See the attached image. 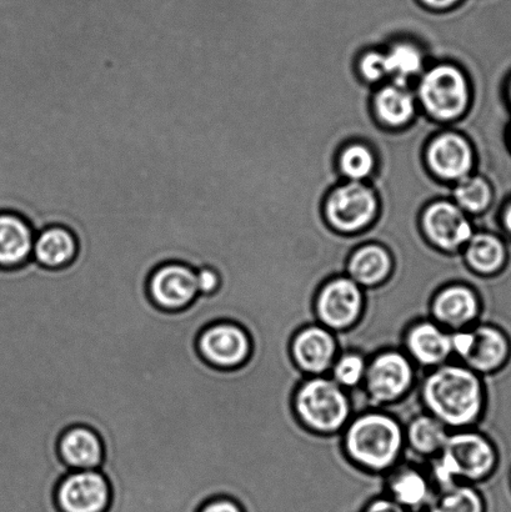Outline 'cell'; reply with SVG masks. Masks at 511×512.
Segmentation results:
<instances>
[{
  "mask_svg": "<svg viewBox=\"0 0 511 512\" xmlns=\"http://www.w3.org/2000/svg\"><path fill=\"white\" fill-rule=\"evenodd\" d=\"M415 391L420 406L449 430L475 428L482 419L487 400L483 376L458 360L420 371Z\"/></svg>",
  "mask_w": 511,
  "mask_h": 512,
  "instance_id": "cell-1",
  "label": "cell"
},
{
  "mask_svg": "<svg viewBox=\"0 0 511 512\" xmlns=\"http://www.w3.org/2000/svg\"><path fill=\"white\" fill-rule=\"evenodd\" d=\"M345 455L369 473L387 475L404 459V425L385 409L355 413L342 433Z\"/></svg>",
  "mask_w": 511,
  "mask_h": 512,
  "instance_id": "cell-2",
  "label": "cell"
},
{
  "mask_svg": "<svg viewBox=\"0 0 511 512\" xmlns=\"http://www.w3.org/2000/svg\"><path fill=\"white\" fill-rule=\"evenodd\" d=\"M497 466L493 441L475 428L452 430L437 456L425 461V469L435 490L457 484H479Z\"/></svg>",
  "mask_w": 511,
  "mask_h": 512,
  "instance_id": "cell-3",
  "label": "cell"
},
{
  "mask_svg": "<svg viewBox=\"0 0 511 512\" xmlns=\"http://www.w3.org/2000/svg\"><path fill=\"white\" fill-rule=\"evenodd\" d=\"M420 370L403 349H383L368 359L362 388L352 391L354 414L400 403L417 386Z\"/></svg>",
  "mask_w": 511,
  "mask_h": 512,
  "instance_id": "cell-4",
  "label": "cell"
},
{
  "mask_svg": "<svg viewBox=\"0 0 511 512\" xmlns=\"http://www.w3.org/2000/svg\"><path fill=\"white\" fill-rule=\"evenodd\" d=\"M293 410L312 433L338 435L353 418L354 404L352 394L329 375L305 376L294 391Z\"/></svg>",
  "mask_w": 511,
  "mask_h": 512,
  "instance_id": "cell-5",
  "label": "cell"
},
{
  "mask_svg": "<svg viewBox=\"0 0 511 512\" xmlns=\"http://www.w3.org/2000/svg\"><path fill=\"white\" fill-rule=\"evenodd\" d=\"M364 308L365 290L347 274L325 280L314 298L315 321L335 334L354 328Z\"/></svg>",
  "mask_w": 511,
  "mask_h": 512,
  "instance_id": "cell-6",
  "label": "cell"
},
{
  "mask_svg": "<svg viewBox=\"0 0 511 512\" xmlns=\"http://www.w3.org/2000/svg\"><path fill=\"white\" fill-rule=\"evenodd\" d=\"M419 97L430 117L450 122L462 117L470 102L467 78L462 70L440 64L424 74L419 85Z\"/></svg>",
  "mask_w": 511,
  "mask_h": 512,
  "instance_id": "cell-7",
  "label": "cell"
},
{
  "mask_svg": "<svg viewBox=\"0 0 511 512\" xmlns=\"http://www.w3.org/2000/svg\"><path fill=\"white\" fill-rule=\"evenodd\" d=\"M452 349L454 360L485 376L502 368L509 346L502 330L482 323L452 331Z\"/></svg>",
  "mask_w": 511,
  "mask_h": 512,
  "instance_id": "cell-8",
  "label": "cell"
},
{
  "mask_svg": "<svg viewBox=\"0 0 511 512\" xmlns=\"http://www.w3.org/2000/svg\"><path fill=\"white\" fill-rule=\"evenodd\" d=\"M377 212L378 200L372 188L360 182L339 185L325 203V215L330 225L345 234L367 228Z\"/></svg>",
  "mask_w": 511,
  "mask_h": 512,
  "instance_id": "cell-9",
  "label": "cell"
},
{
  "mask_svg": "<svg viewBox=\"0 0 511 512\" xmlns=\"http://www.w3.org/2000/svg\"><path fill=\"white\" fill-rule=\"evenodd\" d=\"M197 346L202 358L219 369H235L247 363L253 348L248 331L232 321L207 326Z\"/></svg>",
  "mask_w": 511,
  "mask_h": 512,
  "instance_id": "cell-10",
  "label": "cell"
},
{
  "mask_svg": "<svg viewBox=\"0 0 511 512\" xmlns=\"http://www.w3.org/2000/svg\"><path fill=\"white\" fill-rule=\"evenodd\" d=\"M293 363L305 376L328 375L340 351L337 334L314 321L295 331L289 344Z\"/></svg>",
  "mask_w": 511,
  "mask_h": 512,
  "instance_id": "cell-11",
  "label": "cell"
},
{
  "mask_svg": "<svg viewBox=\"0 0 511 512\" xmlns=\"http://www.w3.org/2000/svg\"><path fill=\"white\" fill-rule=\"evenodd\" d=\"M422 227L434 248L445 254L462 252L474 235L464 210L448 200H439L424 210Z\"/></svg>",
  "mask_w": 511,
  "mask_h": 512,
  "instance_id": "cell-12",
  "label": "cell"
},
{
  "mask_svg": "<svg viewBox=\"0 0 511 512\" xmlns=\"http://www.w3.org/2000/svg\"><path fill=\"white\" fill-rule=\"evenodd\" d=\"M482 313V296L474 286L463 281L442 286L430 301V319L449 331L470 328Z\"/></svg>",
  "mask_w": 511,
  "mask_h": 512,
  "instance_id": "cell-13",
  "label": "cell"
},
{
  "mask_svg": "<svg viewBox=\"0 0 511 512\" xmlns=\"http://www.w3.org/2000/svg\"><path fill=\"white\" fill-rule=\"evenodd\" d=\"M60 512H107L112 491L99 470H73L55 493Z\"/></svg>",
  "mask_w": 511,
  "mask_h": 512,
  "instance_id": "cell-14",
  "label": "cell"
},
{
  "mask_svg": "<svg viewBox=\"0 0 511 512\" xmlns=\"http://www.w3.org/2000/svg\"><path fill=\"white\" fill-rule=\"evenodd\" d=\"M148 294L160 309L188 308L199 296L197 270L178 261L160 265L149 276Z\"/></svg>",
  "mask_w": 511,
  "mask_h": 512,
  "instance_id": "cell-15",
  "label": "cell"
},
{
  "mask_svg": "<svg viewBox=\"0 0 511 512\" xmlns=\"http://www.w3.org/2000/svg\"><path fill=\"white\" fill-rule=\"evenodd\" d=\"M402 349L420 371H427L453 360L452 331L433 319L415 321L405 330Z\"/></svg>",
  "mask_w": 511,
  "mask_h": 512,
  "instance_id": "cell-16",
  "label": "cell"
},
{
  "mask_svg": "<svg viewBox=\"0 0 511 512\" xmlns=\"http://www.w3.org/2000/svg\"><path fill=\"white\" fill-rule=\"evenodd\" d=\"M425 463L404 458L385 475V495L409 512H422L435 494Z\"/></svg>",
  "mask_w": 511,
  "mask_h": 512,
  "instance_id": "cell-17",
  "label": "cell"
},
{
  "mask_svg": "<svg viewBox=\"0 0 511 512\" xmlns=\"http://www.w3.org/2000/svg\"><path fill=\"white\" fill-rule=\"evenodd\" d=\"M430 169L444 180L469 177L474 164L472 145L457 133H444L432 140L427 150Z\"/></svg>",
  "mask_w": 511,
  "mask_h": 512,
  "instance_id": "cell-18",
  "label": "cell"
},
{
  "mask_svg": "<svg viewBox=\"0 0 511 512\" xmlns=\"http://www.w3.org/2000/svg\"><path fill=\"white\" fill-rule=\"evenodd\" d=\"M405 433L404 458L425 461L437 456L447 443L450 431L442 421L434 418L424 409L403 421Z\"/></svg>",
  "mask_w": 511,
  "mask_h": 512,
  "instance_id": "cell-19",
  "label": "cell"
},
{
  "mask_svg": "<svg viewBox=\"0 0 511 512\" xmlns=\"http://www.w3.org/2000/svg\"><path fill=\"white\" fill-rule=\"evenodd\" d=\"M35 232L23 215L0 210V268L15 269L33 259Z\"/></svg>",
  "mask_w": 511,
  "mask_h": 512,
  "instance_id": "cell-20",
  "label": "cell"
},
{
  "mask_svg": "<svg viewBox=\"0 0 511 512\" xmlns=\"http://www.w3.org/2000/svg\"><path fill=\"white\" fill-rule=\"evenodd\" d=\"M394 259L380 243H364L349 254L344 274L364 290L378 288L392 275Z\"/></svg>",
  "mask_w": 511,
  "mask_h": 512,
  "instance_id": "cell-21",
  "label": "cell"
},
{
  "mask_svg": "<svg viewBox=\"0 0 511 512\" xmlns=\"http://www.w3.org/2000/svg\"><path fill=\"white\" fill-rule=\"evenodd\" d=\"M60 459L70 470H98L103 463L102 440L87 426H73L59 440Z\"/></svg>",
  "mask_w": 511,
  "mask_h": 512,
  "instance_id": "cell-22",
  "label": "cell"
},
{
  "mask_svg": "<svg viewBox=\"0 0 511 512\" xmlns=\"http://www.w3.org/2000/svg\"><path fill=\"white\" fill-rule=\"evenodd\" d=\"M79 249L75 234L63 225H50L35 235L33 259L48 269H60L77 258Z\"/></svg>",
  "mask_w": 511,
  "mask_h": 512,
  "instance_id": "cell-23",
  "label": "cell"
},
{
  "mask_svg": "<svg viewBox=\"0 0 511 512\" xmlns=\"http://www.w3.org/2000/svg\"><path fill=\"white\" fill-rule=\"evenodd\" d=\"M462 258L470 273L490 276L503 268L507 250L497 235L478 233L465 245Z\"/></svg>",
  "mask_w": 511,
  "mask_h": 512,
  "instance_id": "cell-24",
  "label": "cell"
},
{
  "mask_svg": "<svg viewBox=\"0 0 511 512\" xmlns=\"http://www.w3.org/2000/svg\"><path fill=\"white\" fill-rule=\"evenodd\" d=\"M379 118L392 127L408 123L415 113L412 93L403 84H390L379 90L374 99Z\"/></svg>",
  "mask_w": 511,
  "mask_h": 512,
  "instance_id": "cell-25",
  "label": "cell"
},
{
  "mask_svg": "<svg viewBox=\"0 0 511 512\" xmlns=\"http://www.w3.org/2000/svg\"><path fill=\"white\" fill-rule=\"evenodd\" d=\"M482 494L473 484H457L453 488L437 490L422 512H484Z\"/></svg>",
  "mask_w": 511,
  "mask_h": 512,
  "instance_id": "cell-26",
  "label": "cell"
},
{
  "mask_svg": "<svg viewBox=\"0 0 511 512\" xmlns=\"http://www.w3.org/2000/svg\"><path fill=\"white\" fill-rule=\"evenodd\" d=\"M368 358L358 350H340L329 376L343 389L352 391L362 388L367 373Z\"/></svg>",
  "mask_w": 511,
  "mask_h": 512,
  "instance_id": "cell-27",
  "label": "cell"
},
{
  "mask_svg": "<svg viewBox=\"0 0 511 512\" xmlns=\"http://www.w3.org/2000/svg\"><path fill=\"white\" fill-rule=\"evenodd\" d=\"M458 207L469 213H482L493 202V189L483 177H465L458 180L453 190Z\"/></svg>",
  "mask_w": 511,
  "mask_h": 512,
  "instance_id": "cell-28",
  "label": "cell"
},
{
  "mask_svg": "<svg viewBox=\"0 0 511 512\" xmlns=\"http://www.w3.org/2000/svg\"><path fill=\"white\" fill-rule=\"evenodd\" d=\"M388 75H394L395 83L403 84L423 69L422 52L413 44L398 43L385 54Z\"/></svg>",
  "mask_w": 511,
  "mask_h": 512,
  "instance_id": "cell-29",
  "label": "cell"
},
{
  "mask_svg": "<svg viewBox=\"0 0 511 512\" xmlns=\"http://www.w3.org/2000/svg\"><path fill=\"white\" fill-rule=\"evenodd\" d=\"M339 167L345 177L353 182L367 179L375 167L372 150L362 144L350 145L340 154Z\"/></svg>",
  "mask_w": 511,
  "mask_h": 512,
  "instance_id": "cell-30",
  "label": "cell"
},
{
  "mask_svg": "<svg viewBox=\"0 0 511 512\" xmlns=\"http://www.w3.org/2000/svg\"><path fill=\"white\" fill-rule=\"evenodd\" d=\"M360 72L368 82H379L380 79L387 77V63H385V54L380 52H369L360 60Z\"/></svg>",
  "mask_w": 511,
  "mask_h": 512,
  "instance_id": "cell-31",
  "label": "cell"
},
{
  "mask_svg": "<svg viewBox=\"0 0 511 512\" xmlns=\"http://www.w3.org/2000/svg\"><path fill=\"white\" fill-rule=\"evenodd\" d=\"M197 270L199 295H212L220 288V275L210 266H200Z\"/></svg>",
  "mask_w": 511,
  "mask_h": 512,
  "instance_id": "cell-32",
  "label": "cell"
},
{
  "mask_svg": "<svg viewBox=\"0 0 511 512\" xmlns=\"http://www.w3.org/2000/svg\"><path fill=\"white\" fill-rule=\"evenodd\" d=\"M362 512H409L395 503L394 500L388 498L387 495L378 496L373 500H370Z\"/></svg>",
  "mask_w": 511,
  "mask_h": 512,
  "instance_id": "cell-33",
  "label": "cell"
},
{
  "mask_svg": "<svg viewBox=\"0 0 511 512\" xmlns=\"http://www.w3.org/2000/svg\"><path fill=\"white\" fill-rule=\"evenodd\" d=\"M198 512H244L237 501L229 498H215L207 501Z\"/></svg>",
  "mask_w": 511,
  "mask_h": 512,
  "instance_id": "cell-34",
  "label": "cell"
},
{
  "mask_svg": "<svg viewBox=\"0 0 511 512\" xmlns=\"http://www.w3.org/2000/svg\"><path fill=\"white\" fill-rule=\"evenodd\" d=\"M424 9L432 10L434 13H445L457 9L464 0H417Z\"/></svg>",
  "mask_w": 511,
  "mask_h": 512,
  "instance_id": "cell-35",
  "label": "cell"
},
{
  "mask_svg": "<svg viewBox=\"0 0 511 512\" xmlns=\"http://www.w3.org/2000/svg\"><path fill=\"white\" fill-rule=\"evenodd\" d=\"M503 224L504 228L511 235V202L507 205L503 213Z\"/></svg>",
  "mask_w": 511,
  "mask_h": 512,
  "instance_id": "cell-36",
  "label": "cell"
},
{
  "mask_svg": "<svg viewBox=\"0 0 511 512\" xmlns=\"http://www.w3.org/2000/svg\"><path fill=\"white\" fill-rule=\"evenodd\" d=\"M508 95H509V99H510V102H511V80L509 82Z\"/></svg>",
  "mask_w": 511,
  "mask_h": 512,
  "instance_id": "cell-37",
  "label": "cell"
}]
</instances>
